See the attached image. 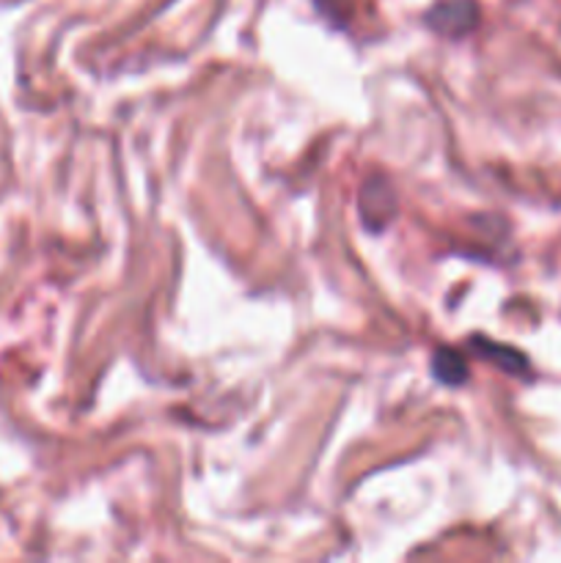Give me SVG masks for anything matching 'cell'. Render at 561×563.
Returning <instances> with one entry per match:
<instances>
[{
    "mask_svg": "<svg viewBox=\"0 0 561 563\" xmlns=\"http://www.w3.org/2000/svg\"><path fill=\"white\" fill-rule=\"evenodd\" d=\"M358 209H361V220L372 234L388 229L396 220V192L394 185L385 179L383 174H372L361 187L358 196Z\"/></svg>",
    "mask_w": 561,
    "mask_h": 563,
    "instance_id": "cell-1",
    "label": "cell"
},
{
    "mask_svg": "<svg viewBox=\"0 0 561 563\" xmlns=\"http://www.w3.org/2000/svg\"><path fill=\"white\" fill-rule=\"evenodd\" d=\"M427 27H432L438 36L462 38L476 31L479 25V5L476 0H438L429 5L424 14Z\"/></svg>",
    "mask_w": 561,
    "mask_h": 563,
    "instance_id": "cell-2",
    "label": "cell"
},
{
    "mask_svg": "<svg viewBox=\"0 0 561 563\" xmlns=\"http://www.w3.org/2000/svg\"><path fill=\"white\" fill-rule=\"evenodd\" d=\"M471 350L476 352L482 361L493 363L495 368L506 374H526L528 372V357L522 355L520 350L515 346H506V344H495V341L484 339V335H471Z\"/></svg>",
    "mask_w": 561,
    "mask_h": 563,
    "instance_id": "cell-3",
    "label": "cell"
},
{
    "mask_svg": "<svg viewBox=\"0 0 561 563\" xmlns=\"http://www.w3.org/2000/svg\"><path fill=\"white\" fill-rule=\"evenodd\" d=\"M432 377L438 383L449 385V388H460L471 379V368H468V361L462 352L451 350V346H440L432 355Z\"/></svg>",
    "mask_w": 561,
    "mask_h": 563,
    "instance_id": "cell-4",
    "label": "cell"
}]
</instances>
